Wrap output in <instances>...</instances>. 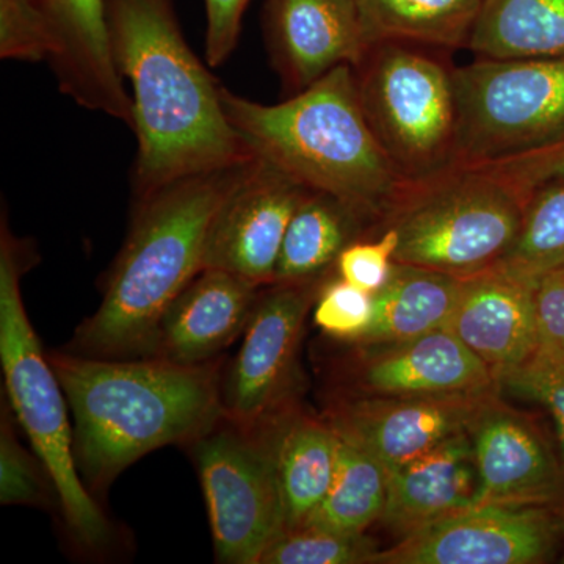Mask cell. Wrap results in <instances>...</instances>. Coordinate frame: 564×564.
<instances>
[{"mask_svg":"<svg viewBox=\"0 0 564 564\" xmlns=\"http://www.w3.org/2000/svg\"><path fill=\"white\" fill-rule=\"evenodd\" d=\"M107 22L115 65L132 85L137 198L254 158L229 124L221 87L193 54L170 0H107Z\"/></svg>","mask_w":564,"mask_h":564,"instance_id":"6da1fadb","label":"cell"},{"mask_svg":"<svg viewBox=\"0 0 564 564\" xmlns=\"http://www.w3.org/2000/svg\"><path fill=\"white\" fill-rule=\"evenodd\" d=\"M50 361L73 413L77 467L96 491L141 456L191 445L225 419L215 361L182 366L70 351L54 352Z\"/></svg>","mask_w":564,"mask_h":564,"instance_id":"7a4b0ae2","label":"cell"},{"mask_svg":"<svg viewBox=\"0 0 564 564\" xmlns=\"http://www.w3.org/2000/svg\"><path fill=\"white\" fill-rule=\"evenodd\" d=\"M220 96L229 124L256 158L332 196L362 225H381L406 182L366 120L351 65L280 104L254 102L225 87Z\"/></svg>","mask_w":564,"mask_h":564,"instance_id":"3957f363","label":"cell"},{"mask_svg":"<svg viewBox=\"0 0 564 564\" xmlns=\"http://www.w3.org/2000/svg\"><path fill=\"white\" fill-rule=\"evenodd\" d=\"M254 158L182 177L137 198L128 240L107 278L99 310L80 323L70 352L139 356L170 303L204 270L215 215Z\"/></svg>","mask_w":564,"mask_h":564,"instance_id":"277c9868","label":"cell"},{"mask_svg":"<svg viewBox=\"0 0 564 564\" xmlns=\"http://www.w3.org/2000/svg\"><path fill=\"white\" fill-rule=\"evenodd\" d=\"M32 251L11 234L2 217L0 231V362L10 410L46 467L69 532L85 547H106L111 532L79 475L68 400L25 311L22 273Z\"/></svg>","mask_w":564,"mask_h":564,"instance_id":"5b68a950","label":"cell"},{"mask_svg":"<svg viewBox=\"0 0 564 564\" xmlns=\"http://www.w3.org/2000/svg\"><path fill=\"white\" fill-rule=\"evenodd\" d=\"M524 207L521 193L499 174L454 166L404 184L380 226L399 236L397 263L467 278L503 261Z\"/></svg>","mask_w":564,"mask_h":564,"instance_id":"8992f818","label":"cell"},{"mask_svg":"<svg viewBox=\"0 0 564 564\" xmlns=\"http://www.w3.org/2000/svg\"><path fill=\"white\" fill-rule=\"evenodd\" d=\"M352 70L366 120L406 184L454 169V68L413 44L378 43Z\"/></svg>","mask_w":564,"mask_h":564,"instance_id":"52a82bcc","label":"cell"},{"mask_svg":"<svg viewBox=\"0 0 564 564\" xmlns=\"http://www.w3.org/2000/svg\"><path fill=\"white\" fill-rule=\"evenodd\" d=\"M456 165L484 166L564 140V58H480L454 68Z\"/></svg>","mask_w":564,"mask_h":564,"instance_id":"ba28073f","label":"cell"},{"mask_svg":"<svg viewBox=\"0 0 564 564\" xmlns=\"http://www.w3.org/2000/svg\"><path fill=\"white\" fill-rule=\"evenodd\" d=\"M191 447L218 562L261 564L285 532L280 485L261 434L223 419Z\"/></svg>","mask_w":564,"mask_h":564,"instance_id":"9c48e42d","label":"cell"},{"mask_svg":"<svg viewBox=\"0 0 564 564\" xmlns=\"http://www.w3.org/2000/svg\"><path fill=\"white\" fill-rule=\"evenodd\" d=\"M321 285L274 282L259 292L242 345L221 378L226 421L251 430L293 406L304 322Z\"/></svg>","mask_w":564,"mask_h":564,"instance_id":"30bf717a","label":"cell"},{"mask_svg":"<svg viewBox=\"0 0 564 564\" xmlns=\"http://www.w3.org/2000/svg\"><path fill=\"white\" fill-rule=\"evenodd\" d=\"M500 389L440 395H343L325 419L339 436L375 456L388 473L469 433Z\"/></svg>","mask_w":564,"mask_h":564,"instance_id":"8fae6325","label":"cell"},{"mask_svg":"<svg viewBox=\"0 0 564 564\" xmlns=\"http://www.w3.org/2000/svg\"><path fill=\"white\" fill-rule=\"evenodd\" d=\"M555 534L544 505H473L400 538L373 564L541 563Z\"/></svg>","mask_w":564,"mask_h":564,"instance_id":"7c38bea8","label":"cell"},{"mask_svg":"<svg viewBox=\"0 0 564 564\" xmlns=\"http://www.w3.org/2000/svg\"><path fill=\"white\" fill-rule=\"evenodd\" d=\"M310 192L256 158L215 215L204 269L221 270L256 288L272 285L285 232Z\"/></svg>","mask_w":564,"mask_h":564,"instance_id":"4fadbf2b","label":"cell"},{"mask_svg":"<svg viewBox=\"0 0 564 564\" xmlns=\"http://www.w3.org/2000/svg\"><path fill=\"white\" fill-rule=\"evenodd\" d=\"M340 378L350 395H440L500 389L496 373L451 329L391 344H355Z\"/></svg>","mask_w":564,"mask_h":564,"instance_id":"5bb4252c","label":"cell"},{"mask_svg":"<svg viewBox=\"0 0 564 564\" xmlns=\"http://www.w3.org/2000/svg\"><path fill=\"white\" fill-rule=\"evenodd\" d=\"M52 41L58 87L84 109L132 128V99L111 55L107 0H36Z\"/></svg>","mask_w":564,"mask_h":564,"instance_id":"9a60e30c","label":"cell"},{"mask_svg":"<svg viewBox=\"0 0 564 564\" xmlns=\"http://www.w3.org/2000/svg\"><path fill=\"white\" fill-rule=\"evenodd\" d=\"M475 505H545L558 496L562 466L536 425L497 399L470 429Z\"/></svg>","mask_w":564,"mask_h":564,"instance_id":"2e32d148","label":"cell"},{"mask_svg":"<svg viewBox=\"0 0 564 564\" xmlns=\"http://www.w3.org/2000/svg\"><path fill=\"white\" fill-rule=\"evenodd\" d=\"M261 288L204 269L163 311L139 358L199 366L243 334Z\"/></svg>","mask_w":564,"mask_h":564,"instance_id":"e0dca14e","label":"cell"},{"mask_svg":"<svg viewBox=\"0 0 564 564\" xmlns=\"http://www.w3.org/2000/svg\"><path fill=\"white\" fill-rule=\"evenodd\" d=\"M536 282L500 263L462 278L458 300L445 328L488 364L497 378L525 362L540 345Z\"/></svg>","mask_w":564,"mask_h":564,"instance_id":"ac0fdd59","label":"cell"},{"mask_svg":"<svg viewBox=\"0 0 564 564\" xmlns=\"http://www.w3.org/2000/svg\"><path fill=\"white\" fill-rule=\"evenodd\" d=\"M270 21L274 62L295 91L367 50L355 0H272Z\"/></svg>","mask_w":564,"mask_h":564,"instance_id":"d6986e66","label":"cell"},{"mask_svg":"<svg viewBox=\"0 0 564 564\" xmlns=\"http://www.w3.org/2000/svg\"><path fill=\"white\" fill-rule=\"evenodd\" d=\"M478 473L469 433L456 434L389 473L381 522L400 538L477 502Z\"/></svg>","mask_w":564,"mask_h":564,"instance_id":"ffe728a7","label":"cell"},{"mask_svg":"<svg viewBox=\"0 0 564 564\" xmlns=\"http://www.w3.org/2000/svg\"><path fill=\"white\" fill-rule=\"evenodd\" d=\"M256 430L272 455L284 508L285 532L306 524L334 480L339 434L323 419L282 411Z\"/></svg>","mask_w":564,"mask_h":564,"instance_id":"44dd1931","label":"cell"},{"mask_svg":"<svg viewBox=\"0 0 564 564\" xmlns=\"http://www.w3.org/2000/svg\"><path fill=\"white\" fill-rule=\"evenodd\" d=\"M462 278L393 263L388 282L375 293L372 325L355 344H391L445 328L454 313Z\"/></svg>","mask_w":564,"mask_h":564,"instance_id":"7402d4cb","label":"cell"},{"mask_svg":"<svg viewBox=\"0 0 564 564\" xmlns=\"http://www.w3.org/2000/svg\"><path fill=\"white\" fill-rule=\"evenodd\" d=\"M364 43L467 47L484 0H355Z\"/></svg>","mask_w":564,"mask_h":564,"instance_id":"603a6c76","label":"cell"},{"mask_svg":"<svg viewBox=\"0 0 564 564\" xmlns=\"http://www.w3.org/2000/svg\"><path fill=\"white\" fill-rule=\"evenodd\" d=\"M467 50L480 58H564V0H484Z\"/></svg>","mask_w":564,"mask_h":564,"instance_id":"cb8c5ba5","label":"cell"},{"mask_svg":"<svg viewBox=\"0 0 564 564\" xmlns=\"http://www.w3.org/2000/svg\"><path fill=\"white\" fill-rule=\"evenodd\" d=\"M362 223L344 204L323 193L310 192L292 217L274 282H310L336 265L340 252Z\"/></svg>","mask_w":564,"mask_h":564,"instance_id":"d4e9b609","label":"cell"},{"mask_svg":"<svg viewBox=\"0 0 564 564\" xmlns=\"http://www.w3.org/2000/svg\"><path fill=\"white\" fill-rule=\"evenodd\" d=\"M388 488L389 473L383 464L358 444L339 436L332 488L303 527L345 534L366 533L383 518Z\"/></svg>","mask_w":564,"mask_h":564,"instance_id":"484cf974","label":"cell"},{"mask_svg":"<svg viewBox=\"0 0 564 564\" xmlns=\"http://www.w3.org/2000/svg\"><path fill=\"white\" fill-rule=\"evenodd\" d=\"M500 265L533 280L564 269V181L530 193L518 239Z\"/></svg>","mask_w":564,"mask_h":564,"instance_id":"4316f807","label":"cell"},{"mask_svg":"<svg viewBox=\"0 0 564 564\" xmlns=\"http://www.w3.org/2000/svg\"><path fill=\"white\" fill-rule=\"evenodd\" d=\"M380 549L372 538L328 530H289L262 556L261 564H364L375 562Z\"/></svg>","mask_w":564,"mask_h":564,"instance_id":"83f0119b","label":"cell"},{"mask_svg":"<svg viewBox=\"0 0 564 564\" xmlns=\"http://www.w3.org/2000/svg\"><path fill=\"white\" fill-rule=\"evenodd\" d=\"M10 408L2 403L0 421V503L46 507L51 502L50 473L39 456L33 458L14 433Z\"/></svg>","mask_w":564,"mask_h":564,"instance_id":"f1b7e54d","label":"cell"},{"mask_svg":"<svg viewBox=\"0 0 564 564\" xmlns=\"http://www.w3.org/2000/svg\"><path fill=\"white\" fill-rule=\"evenodd\" d=\"M500 389L543 404L554 419L564 464V347H538L514 369L500 373Z\"/></svg>","mask_w":564,"mask_h":564,"instance_id":"f546056e","label":"cell"},{"mask_svg":"<svg viewBox=\"0 0 564 564\" xmlns=\"http://www.w3.org/2000/svg\"><path fill=\"white\" fill-rule=\"evenodd\" d=\"M373 315L372 293L355 288L343 278L323 284L314 303L315 325L328 336L351 344L366 334Z\"/></svg>","mask_w":564,"mask_h":564,"instance_id":"4dcf8cb0","label":"cell"},{"mask_svg":"<svg viewBox=\"0 0 564 564\" xmlns=\"http://www.w3.org/2000/svg\"><path fill=\"white\" fill-rule=\"evenodd\" d=\"M52 41L36 0H0V57L50 61Z\"/></svg>","mask_w":564,"mask_h":564,"instance_id":"1f68e13d","label":"cell"},{"mask_svg":"<svg viewBox=\"0 0 564 564\" xmlns=\"http://www.w3.org/2000/svg\"><path fill=\"white\" fill-rule=\"evenodd\" d=\"M397 247V232L393 229H383L377 240L351 242L345 247L334 267L344 281L375 295L391 276Z\"/></svg>","mask_w":564,"mask_h":564,"instance_id":"d6a6232c","label":"cell"},{"mask_svg":"<svg viewBox=\"0 0 564 564\" xmlns=\"http://www.w3.org/2000/svg\"><path fill=\"white\" fill-rule=\"evenodd\" d=\"M480 169L489 170L510 182L527 203L530 193L541 185L564 181V140L521 158L484 165Z\"/></svg>","mask_w":564,"mask_h":564,"instance_id":"836d02e7","label":"cell"},{"mask_svg":"<svg viewBox=\"0 0 564 564\" xmlns=\"http://www.w3.org/2000/svg\"><path fill=\"white\" fill-rule=\"evenodd\" d=\"M206 2V58L209 66L228 61L239 41L242 18L250 0H204Z\"/></svg>","mask_w":564,"mask_h":564,"instance_id":"e575fe53","label":"cell"},{"mask_svg":"<svg viewBox=\"0 0 564 564\" xmlns=\"http://www.w3.org/2000/svg\"><path fill=\"white\" fill-rule=\"evenodd\" d=\"M534 304L538 347H564V269L538 278Z\"/></svg>","mask_w":564,"mask_h":564,"instance_id":"d590c367","label":"cell"},{"mask_svg":"<svg viewBox=\"0 0 564 564\" xmlns=\"http://www.w3.org/2000/svg\"><path fill=\"white\" fill-rule=\"evenodd\" d=\"M562 562L564 563V556H563V560H562Z\"/></svg>","mask_w":564,"mask_h":564,"instance_id":"8d00e7d4","label":"cell"},{"mask_svg":"<svg viewBox=\"0 0 564 564\" xmlns=\"http://www.w3.org/2000/svg\"><path fill=\"white\" fill-rule=\"evenodd\" d=\"M563 521H564V514H563Z\"/></svg>","mask_w":564,"mask_h":564,"instance_id":"74e56055","label":"cell"}]
</instances>
